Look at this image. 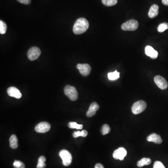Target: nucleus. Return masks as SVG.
<instances>
[{
    "label": "nucleus",
    "mask_w": 168,
    "mask_h": 168,
    "mask_svg": "<svg viewBox=\"0 0 168 168\" xmlns=\"http://www.w3.org/2000/svg\"><path fill=\"white\" fill-rule=\"evenodd\" d=\"M100 108L99 105L96 102H93L90 105L88 110L87 112L86 116L88 117H91L96 114V112Z\"/></svg>",
    "instance_id": "obj_11"
},
{
    "label": "nucleus",
    "mask_w": 168,
    "mask_h": 168,
    "mask_svg": "<svg viewBox=\"0 0 168 168\" xmlns=\"http://www.w3.org/2000/svg\"><path fill=\"white\" fill-rule=\"evenodd\" d=\"M139 26L138 21L134 19L129 20L124 22L121 26V29L125 31H134Z\"/></svg>",
    "instance_id": "obj_4"
},
{
    "label": "nucleus",
    "mask_w": 168,
    "mask_h": 168,
    "mask_svg": "<svg viewBox=\"0 0 168 168\" xmlns=\"http://www.w3.org/2000/svg\"><path fill=\"white\" fill-rule=\"evenodd\" d=\"M151 162V160L148 158H143L141 160L137 162V165L138 167H143L144 165H148Z\"/></svg>",
    "instance_id": "obj_17"
},
{
    "label": "nucleus",
    "mask_w": 168,
    "mask_h": 168,
    "mask_svg": "<svg viewBox=\"0 0 168 168\" xmlns=\"http://www.w3.org/2000/svg\"><path fill=\"white\" fill-rule=\"evenodd\" d=\"M88 133L86 130H82V131H78L74 132L73 133V137L74 138H77V137H79V136H82V137H85L87 135Z\"/></svg>",
    "instance_id": "obj_20"
},
{
    "label": "nucleus",
    "mask_w": 168,
    "mask_h": 168,
    "mask_svg": "<svg viewBox=\"0 0 168 168\" xmlns=\"http://www.w3.org/2000/svg\"><path fill=\"white\" fill-rule=\"evenodd\" d=\"M59 156L62 160V163L64 166H68L71 164L72 161V156L71 153L65 150H61L59 153Z\"/></svg>",
    "instance_id": "obj_5"
},
{
    "label": "nucleus",
    "mask_w": 168,
    "mask_h": 168,
    "mask_svg": "<svg viewBox=\"0 0 168 168\" xmlns=\"http://www.w3.org/2000/svg\"><path fill=\"white\" fill-rule=\"evenodd\" d=\"M111 131V128L109 125L107 124H104L101 129V133L102 135H105L109 133Z\"/></svg>",
    "instance_id": "obj_24"
},
{
    "label": "nucleus",
    "mask_w": 168,
    "mask_h": 168,
    "mask_svg": "<svg viewBox=\"0 0 168 168\" xmlns=\"http://www.w3.org/2000/svg\"><path fill=\"white\" fill-rule=\"evenodd\" d=\"M145 53L147 56L150 57L152 59H156L158 57L157 51L154 49L152 47L147 45L145 48Z\"/></svg>",
    "instance_id": "obj_13"
},
{
    "label": "nucleus",
    "mask_w": 168,
    "mask_h": 168,
    "mask_svg": "<svg viewBox=\"0 0 168 168\" xmlns=\"http://www.w3.org/2000/svg\"><path fill=\"white\" fill-rule=\"evenodd\" d=\"M127 154V151L124 147H119L114 151L113 154V157L115 159L123 160Z\"/></svg>",
    "instance_id": "obj_10"
},
{
    "label": "nucleus",
    "mask_w": 168,
    "mask_h": 168,
    "mask_svg": "<svg viewBox=\"0 0 168 168\" xmlns=\"http://www.w3.org/2000/svg\"><path fill=\"white\" fill-rule=\"evenodd\" d=\"M153 168H166L161 161H156L153 166Z\"/></svg>",
    "instance_id": "obj_27"
},
{
    "label": "nucleus",
    "mask_w": 168,
    "mask_h": 168,
    "mask_svg": "<svg viewBox=\"0 0 168 168\" xmlns=\"http://www.w3.org/2000/svg\"><path fill=\"white\" fill-rule=\"evenodd\" d=\"M159 7L157 5L153 4L149 9L148 16L150 18H153L158 15Z\"/></svg>",
    "instance_id": "obj_15"
},
{
    "label": "nucleus",
    "mask_w": 168,
    "mask_h": 168,
    "mask_svg": "<svg viewBox=\"0 0 168 168\" xmlns=\"http://www.w3.org/2000/svg\"><path fill=\"white\" fill-rule=\"evenodd\" d=\"M147 107V104L143 100L135 102L132 106V112L134 114H138L143 112Z\"/></svg>",
    "instance_id": "obj_3"
},
{
    "label": "nucleus",
    "mask_w": 168,
    "mask_h": 168,
    "mask_svg": "<svg viewBox=\"0 0 168 168\" xmlns=\"http://www.w3.org/2000/svg\"><path fill=\"white\" fill-rule=\"evenodd\" d=\"M95 168H104L103 166L100 163H97L95 165Z\"/></svg>",
    "instance_id": "obj_29"
},
{
    "label": "nucleus",
    "mask_w": 168,
    "mask_h": 168,
    "mask_svg": "<svg viewBox=\"0 0 168 168\" xmlns=\"http://www.w3.org/2000/svg\"><path fill=\"white\" fill-rule=\"evenodd\" d=\"M64 93L72 101H75L78 98V93L74 86L67 85L64 88Z\"/></svg>",
    "instance_id": "obj_2"
},
{
    "label": "nucleus",
    "mask_w": 168,
    "mask_h": 168,
    "mask_svg": "<svg viewBox=\"0 0 168 168\" xmlns=\"http://www.w3.org/2000/svg\"><path fill=\"white\" fill-rule=\"evenodd\" d=\"M13 166L15 168H25L24 163L20 161L15 160L13 163Z\"/></svg>",
    "instance_id": "obj_26"
},
{
    "label": "nucleus",
    "mask_w": 168,
    "mask_h": 168,
    "mask_svg": "<svg viewBox=\"0 0 168 168\" xmlns=\"http://www.w3.org/2000/svg\"><path fill=\"white\" fill-rule=\"evenodd\" d=\"M108 79L111 80H115L119 78V72H118L117 71L113 72L108 73L107 74Z\"/></svg>",
    "instance_id": "obj_19"
},
{
    "label": "nucleus",
    "mask_w": 168,
    "mask_h": 168,
    "mask_svg": "<svg viewBox=\"0 0 168 168\" xmlns=\"http://www.w3.org/2000/svg\"><path fill=\"white\" fill-rule=\"evenodd\" d=\"M9 145L10 147L13 149H16L17 148L18 139L16 136L15 134H12L9 138Z\"/></svg>",
    "instance_id": "obj_16"
},
{
    "label": "nucleus",
    "mask_w": 168,
    "mask_h": 168,
    "mask_svg": "<svg viewBox=\"0 0 168 168\" xmlns=\"http://www.w3.org/2000/svg\"><path fill=\"white\" fill-rule=\"evenodd\" d=\"M77 68L78 69L80 73L83 76H88L91 71V66L87 63H78L77 65Z\"/></svg>",
    "instance_id": "obj_8"
},
{
    "label": "nucleus",
    "mask_w": 168,
    "mask_h": 168,
    "mask_svg": "<svg viewBox=\"0 0 168 168\" xmlns=\"http://www.w3.org/2000/svg\"><path fill=\"white\" fill-rule=\"evenodd\" d=\"M69 128H76L77 129H81L83 128V126L81 124H78L75 122H70L68 123V125Z\"/></svg>",
    "instance_id": "obj_23"
},
{
    "label": "nucleus",
    "mask_w": 168,
    "mask_h": 168,
    "mask_svg": "<svg viewBox=\"0 0 168 168\" xmlns=\"http://www.w3.org/2000/svg\"><path fill=\"white\" fill-rule=\"evenodd\" d=\"M41 50L36 47L31 48L27 52V57L30 61H34L39 58L41 55Z\"/></svg>",
    "instance_id": "obj_6"
},
{
    "label": "nucleus",
    "mask_w": 168,
    "mask_h": 168,
    "mask_svg": "<svg viewBox=\"0 0 168 168\" xmlns=\"http://www.w3.org/2000/svg\"><path fill=\"white\" fill-rule=\"evenodd\" d=\"M154 81L158 87L161 90H165L168 87V84L166 79L161 76H156L154 77Z\"/></svg>",
    "instance_id": "obj_7"
},
{
    "label": "nucleus",
    "mask_w": 168,
    "mask_h": 168,
    "mask_svg": "<svg viewBox=\"0 0 168 168\" xmlns=\"http://www.w3.org/2000/svg\"><path fill=\"white\" fill-rule=\"evenodd\" d=\"M7 93L10 97H15L16 99L21 98V93L20 91L15 87H10L7 89Z\"/></svg>",
    "instance_id": "obj_12"
},
{
    "label": "nucleus",
    "mask_w": 168,
    "mask_h": 168,
    "mask_svg": "<svg viewBox=\"0 0 168 168\" xmlns=\"http://www.w3.org/2000/svg\"><path fill=\"white\" fill-rule=\"evenodd\" d=\"M168 23L166 22L161 23L157 27L158 31L160 33L163 32L165 30H168Z\"/></svg>",
    "instance_id": "obj_21"
},
{
    "label": "nucleus",
    "mask_w": 168,
    "mask_h": 168,
    "mask_svg": "<svg viewBox=\"0 0 168 168\" xmlns=\"http://www.w3.org/2000/svg\"><path fill=\"white\" fill-rule=\"evenodd\" d=\"M89 26L88 21L85 18H79L77 20L73 27V31L75 34L84 33L88 30Z\"/></svg>",
    "instance_id": "obj_1"
},
{
    "label": "nucleus",
    "mask_w": 168,
    "mask_h": 168,
    "mask_svg": "<svg viewBox=\"0 0 168 168\" xmlns=\"http://www.w3.org/2000/svg\"><path fill=\"white\" fill-rule=\"evenodd\" d=\"M162 4L164 5L168 6V0H161Z\"/></svg>",
    "instance_id": "obj_30"
},
{
    "label": "nucleus",
    "mask_w": 168,
    "mask_h": 168,
    "mask_svg": "<svg viewBox=\"0 0 168 168\" xmlns=\"http://www.w3.org/2000/svg\"><path fill=\"white\" fill-rule=\"evenodd\" d=\"M147 140L148 142H153L158 144H161L162 142L161 137L156 133H152V134H150L149 136H147Z\"/></svg>",
    "instance_id": "obj_14"
},
{
    "label": "nucleus",
    "mask_w": 168,
    "mask_h": 168,
    "mask_svg": "<svg viewBox=\"0 0 168 168\" xmlns=\"http://www.w3.org/2000/svg\"><path fill=\"white\" fill-rule=\"evenodd\" d=\"M46 158L44 156H41L38 158V163H37L36 168H45L46 164L45 163Z\"/></svg>",
    "instance_id": "obj_18"
},
{
    "label": "nucleus",
    "mask_w": 168,
    "mask_h": 168,
    "mask_svg": "<svg viewBox=\"0 0 168 168\" xmlns=\"http://www.w3.org/2000/svg\"><path fill=\"white\" fill-rule=\"evenodd\" d=\"M7 25L2 21H0V33L4 34L6 32Z\"/></svg>",
    "instance_id": "obj_25"
},
{
    "label": "nucleus",
    "mask_w": 168,
    "mask_h": 168,
    "mask_svg": "<svg viewBox=\"0 0 168 168\" xmlns=\"http://www.w3.org/2000/svg\"><path fill=\"white\" fill-rule=\"evenodd\" d=\"M50 129V124L46 122H40L38 123L35 128V131L39 133H44L47 132Z\"/></svg>",
    "instance_id": "obj_9"
},
{
    "label": "nucleus",
    "mask_w": 168,
    "mask_h": 168,
    "mask_svg": "<svg viewBox=\"0 0 168 168\" xmlns=\"http://www.w3.org/2000/svg\"><path fill=\"white\" fill-rule=\"evenodd\" d=\"M117 0H102V2L106 6H113L116 4Z\"/></svg>",
    "instance_id": "obj_22"
},
{
    "label": "nucleus",
    "mask_w": 168,
    "mask_h": 168,
    "mask_svg": "<svg viewBox=\"0 0 168 168\" xmlns=\"http://www.w3.org/2000/svg\"><path fill=\"white\" fill-rule=\"evenodd\" d=\"M17 1L21 3L26 5L29 4L31 2V0H17Z\"/></svg>",
    "instance_id": "obj_28"
}]
</instances>
